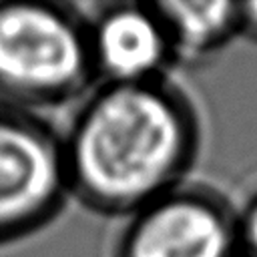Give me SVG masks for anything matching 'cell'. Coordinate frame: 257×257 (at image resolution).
I'll return each mask as SVG.
<instances>
[{"label":"cell","instance_id":"1","mask_svg":"<svg viewBox=\"0 0 257 257\" xmlns=\"http://www.w3.org/2000/svg\"><path fill=\"white\" fill-rule=\"evenodd\" d=\"M201 139L197 104L167 76L100 82L62 135L70 197L94 213L126 217L187 183Z\"/></svg>","mask_w":257,"mask_h":257},{"label":"cell","instance_id":"2","mask_svg":"<svg viewBox=\"0 0 257 257\" xmlns=\"http://www.w3.org/2000/svg\"><path fill=\"white\" fill-rule=\"evenodd\" d=\"M94 78L88 18L72 4L0 2V102L40 114L82 96Z\"/></svg>","mask_w":257,"mask_h":257},{"label":"cell","instance_id":"3","mask_svg":"<svg viewBox=\"0 0 257 257\" xmlns=\"http://www.w3.org/2000/svg\"><path fill=\"white\" fill-rule=\"evenodd\" d=\"M68 197L62 135L38 112L0 102V249L48 227Z\"/></svg>","mask_w":257,"mask_h":257},{"label":"cell","instance_id":"4","mask_svg":"<svg viewBox=\"0 0 257 257\" xmlns=\"http://www.w3.org/2000/svg\"><path fill=\"white\" fill-rule=\"evenodd\" d=\"M237 219L213 187L187 181L124 217L112 257H235Z\"/></svg>","mask_w":257,"mask_h":257},{"label":"cell","instance_id":"5","mask_svg":"<svg viewBox=\"0 0 257 257\" xmlns=\"http://www.w3.org/2000/svg\"><path fill=\"white\" fill-rule=\"evenodd\" d=\"M88 36L94 74L100 82L133 84L165 78V70L175 62L153 2L100 6L88 18Z\"/></svg>","mask_w":257,"mask_h":257},{"label":"cell","instance_id":"6","mask_svg":"<svg viewBox=\"0 0 257 257\" xmlns=\"http://www.w3.org/2000/svg\"><path fill=\"white\" fill-rule=\"evenodd\" d=\"M169 36L175 60L201 62L219 50L239 28V4L231 2H153Z\"/></svg>","mask_w":257,"mask_h":257},{"label":"cell","instance_id":"7","mask_svg":"<svg viewBox=\"0 0 257 257\" xmlns=\"http://www.w3.org/2000/svg\"><path fill=\"white\" fill-rule=\"evenodd\" d=\"M239 239L247 245L249 257H257V199L245 209V215L237 221Z\"/></svg>","mask_w":257,"mask_h":257},{"label":"cell","instance_id":"8","mask_svg":"<svg viewBox=\"0 0 257 257\" xmlns=\"http://www.w3.org/2000/svg\"><path fill=\"white\" fill-rule=\"evenodd\" d=\"M239 26H245L249 32L257 34V2L239 4Z\"/></svg>","mask_w":257,"mask_h":257}]
</instances>
